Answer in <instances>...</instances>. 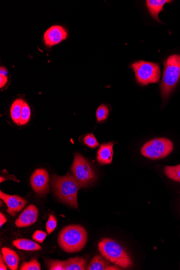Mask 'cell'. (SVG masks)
Segmentation results:
<instances>
[{
  "mask_svg": "<svg viewBox=\"0 0 180 270\" xmlns=\"http://www.w3.org/2000/svg\"><path fill=\"white\" fill-rule=\"evenodd\" d=\"M24 100L22 99H17L13 102L11 107V116L13 122L17 125H19Z\"/></svg>",
  "mask_w": 180,
  "mask_h": 270,
  "instance_id": "cell-18",
  "label": "cell"
},
{
  "mask_svg": "<svg viewBox=\"0 0 180 270\" xmlns=\"http://www.w3.org/2000/svg\"><path fill=\"white\" fill-rule=\"evenodd\" d=\"M47 237V234L46 232L38 230L36 231L33 235L32 238L36 241L39 244H42Z\"/></svg>",
  "mask_w": 180,
  "mask_h": 270,
  "instance_id": "cell-26",
  "label": "cell"
},
{
  "mask_svg": "<svg viewBox=\"0 0 180 270\" xmlns=\"http://www.w3.org/2000/svg\"><path fill=\"white\" fill-rule=\"evenodd\" d=\"M57 226V220L53 214H49V219L46 223V230L48 234H51Z\"/></svg>",
  "mask_w": 180,
  "mask_h": 270,
  "instance_id": "cell-24",
  "label": "cell"
},
{
  "mask_svg": "<svg viewBox=\"0 0 180 270\" xmlns=\"http://www.w3.org/2000/svg\"><path fill=\"white\" fill-rule=\"evenodd\" d=\"M173 143L169 139L159 138L144 144L141 153L151 160H158L167 156L173 152Z\"/></svg>",
  "mask_w": 180,
  "mask_h": 270,
  "instance_id": "cell-7",
  "label": "cell"
},
{
  "mask_svg": "<svg viewBox=\"0 0 180 270\" xmlns=\"http://www.w3.org/2000/svg\"><path fill=\"white\" fill-rule=\"evenodd\" d=\"M164 70L163 79L160 85V91L163 99L167 98L175 89L180 78V56L174 54L164 62Z\"/></svg>",
  "mask_w": 180,
  "mask_h": 270,
  "instance_id": "cell-4",
  "label": "cell"
},
{
  "mask_svg": "<svg viewBox=\"0 0 180 270\" xmlns=\"http://www.w3.org/2000/svg\"><path fill=\"white\" fill-rule=\"evenodd\" d=\"M12 244L16 248L25 251H38L42 249L38 244L28 239H16L13 241Z\"/></svg>",
  "mask_w": 180,
  "mask_h": 270,
  "instance_id": "cell-16",
  "label": "cell"
},
{
  "mask_svg": "<svg viewBox=\"0 0 180 270\" xmlns=\"http://www.w3.org/2000/svg\"><path fill=\"white\" fill-rule=\"evenodd\" d=\"M8 82V77L7 76L0 74V88H4Z\"/></svg>",
  "mask_w": 180,
  "mask_h": 270,
  "instance_id": "cell-27",
  "label": "cell"
},
{
  "mask_svg": "<svg viewBox=\"0 0 180 270\" xmlns=\"http://www.w3.org/2000/svg\"><path fill=\"white\" fill-rule=\"evenodd\" d=\"M83 142L86 146L92 148H97L100 145L93 133L85 136L83 138Z\"/></svg>",
  "mask_w": 180,
  "mask_h": 270,
  "instance_id": "cell-25",
  "label": "cell"
},
{
  "mask_svg": "<svg viewBox=\"0 0 180 270\" xmlns=\"http://www.w3.org/2000/svg\"><path fill=\"white\" fill-rule=\"evenodd\" d=\"M51 185L54 194L61 201L71 207L78 208L77 195L79 187L73 175L70 172L62 176L53 175Z\"/></svg>",
  "mask_w": 180,
  "mask_h": 270,
  "instance_id": "cell-1",
  "label": "cell"
},
{
  "mask_svg": "<svg viewBox=\"0 0 180 270\" xmlns=\"http://www.w3.org/2000/svg\"><path fill=\"white\" fill-rule=\"evenodd\" d=\"M109 114V108L104 104L101 105L99 106L96 112L97 122L99 123L103 122V121L107 119Z\"/></svg>",
  "mask_w": 180,
  "mask_h": 270,
  "instance_id": "cell-21",
  "label": "cell"
},
{
  "mask_svg": "<svg viewBox=\"0 0 180 270\" xmlns=\"http://www.w3.org/2000/svg\"><path fill=\"white\" fill-rule=\"evenodd\" d=\"M98 247L102 256L110 262L123 268L132 266L130 256L118 242L110 238H104Z\"/></svg>",
  "mask_w": 180,
  "mask_h": 270,
  "instance_id": "cell-3",
  "label": "cell"
},
{
  "mask_svg": "<svg viewBox=\"0 0 180 270\" xmlns=\"http://www.w3.org/2000/svg\"><path fill=\"white\" fill-rule=\"evenodd\" d=\"M71 171L79 188L90 187L96 181V175L91 164L79 154H76Z\"/></svg>",
  "mask_w": 180,
  "mask_h": 270,
  "instance_id": "cell-5",
  "label": "cell"
},
{
  "mask_svg": "<svg viewBox=\"0 0 180 270\" xmlns=\"http://www.w3.org/2000/svg\"><path fill=\"white\" fill-rule=\"evenodd\" d=\"M68 34L64 26L53 25L45 32L43 41L48 47L57 45L67 39Z\"/></svg>",
  "mask_w": 180,
  "mask_h": 270,
  "instance_id": "cell-9",
  "label": "cell"
},
{
  "mask_svg": "<svg viewBox=\"0 0 180 270\" xmlns=\"http://www.w3.org/2000/svg\"><path fill=\"white\" fill-rule=\"evenodd\" d=\"M86 259L81 257L70 258L66 260V270H85Z\"/></svg>",
  "mask_w": 180,
  "mask_h": 270,
  "instance_id": "cell-17",
  "label": "cell"
},
{
  "mask_svg": "<svg viewBox=\"0 0 180 270\" xmlns=\"http://www.w3.org/2000/svg\"><path fill=\"white\" fill-rule=\"evenodd\" d=\"M164 172L170 179L180 182V164L174 166H166Z\"/></svg>",
  "mask_w": 180,
  "mask_h": 270,
  "instance_id": "cell-19",
  "label": "cell"
},
{
  "mask_svg": "<svg viewBox=\"0 0 180 270\" xmlns=\"http://www.w3.org/2000/svg\"><path fill=\"white\" fill-rule=\"evenodd\" d=\"M131 67L137 83L142 86L157 83L160 79L161 71L158 63L141 61L133 63Z\"/></svg>",
  "mask_w": 180,
  "mask_h": 270,
  "instance_id": "cell-6",
  "label": "cell"
},
{
  "mask_svg": "<svg viewBox=\"0 0 180 270\" xmlns=\"http://www.w3.org/2000/svg\"><path fill=\"white\" fill-rule=\"evenodd\" d=\"M46 262L50 270H66V260L48 259Z\"/></svg>",
  "mask_w": 180,
  "mask_h": 270,
  "instance_id": "cell-20",
  "label": "cell"
},
{
  "mask_svg": "<svg viewBox=\"0 0 180 270\" xmlns=\"http://www.w3.org/2000/svg\"><path fill=\"white\" fill-rule=\"evenodd\" d=\"M0 198L8 207L7 212L12 217L22 210L27 203V201L18 195H11L0 192Z\"/></svg>",
  "mask_w": 180,
  "mask_h": 270,
  "instance_id": "cell-10",
  "label": "cell"
},
{
  "mask_svg": "<svg viewBox=\"0 0 180 270\" xmlns=\"http://www.w3.org/2000/svg\"><path fill=\"white\" fill-rule=\"evenodd\" d=\"M39 210L34 204H31L20 214L15 221V225L19 228L28 227L37 221Z\"/></svg>",
  "mask_w": 180,
  "mask_h": 270,
  "instance_id": "cell-11",
  "label": "cell"
},
{
  "mask_svg": "<svg viewBox=\"0 0 180 270\" xmlns=\"http://www.w3.org/2000/svg\"><path fill=\"white\" fill-rule=\"evenodd\" d=\"M8 220L4 214L0 213V227L2 226L7 222Z\"/></svg>",
  "mask_w": 180,
  "mask_h": 270,
  "instance_id": "cell-28",
  "label": "cell"
},
{
  "mask_svg": "<svg viewBox=\"0 0 180 270\" xmlns=\"http://www.w3.org/2000/svg\"><path fill=\"white\" fill-rule=\"evenodd\" d=\"M114 143L110 142L101 145L97 152V159L101 165L110 164L112 162Z\"/></svg>",
  "mask_w": 180,
  "mask_h": 270,
  "instance_id": "cell-12",
  "label": "cell"
},
{
  "mask_svg": "<svg viewBox=\"0 0 180 270\" xmlns=\"http://www.w3.org/2000/svg\"><path fill=\"white\" fill-rule=\"evenodd\" d=\"M31 117V110L28 104L24 102L20 119V125H24L28 123Z\"/></svg>",
  "mask_w": 180,
  "mask_h": 270,
  "instance_id": "cell-22",
  "label": "cell"
},
{
  "mask_svg": "<svg viewBox=\"0 0 180 270\" xmlns=\"http://www.w3.org/2000/svg\"><path fill=\"white\" fill-rule=\"evenodd\" d=\"M3 257L9 268L11 270H17L20 262V258L15 251L8 248L2 249Z\"/></svg>",
  "mask_w": 180,
  "mask_h": 270,
  "instance_id": "cell-14",
  "label": "cell"
},
{
  "mask_svg": "<svg viewBox=\"0 0 180 270\" xmlns=\"http://www.w3.org/2000/svg\"><path fill=\"white\" fill-rule=\"evenodd\" d=\"M20 270H40L41 264L37 259H32L28 262H23L20 266Z\"/></svg>",
  "mask_w": 180,
  "mask_h": 270,
  "instance_id": "cell-23",
  "label": "cell"
},
{
  "mask_svg": "<svg viewBox=\"0 0 180 270\" xmlns=\"http://www.w3.org/2000/svg\"><path fill=\"white\" fill-rule=\"evenodd\" d=\"M5 262L3 256L1 255L0 257V269L1 270H7V267L5 265Z\"/></svg>",
  "mask_w": 180,
  "mask_h": 270,
  "instance_id": "cell-29",
  "label": "cell"
},
{
  "mask_svg": "<svg viewBox=\"0 0 180 270\" xmlns=\"http://www.w3.org/2000/svg\"><path fill=\"white\" fill-rule=\"evenodd\" d=\"M0 71H1V73H0V74H2V75L7 76L8 74V70L4 67H2L1 69H0Z\"/></svg>",
  "mask_w": 180,
  "mask_h": 270,
  "instance_id": "cell-30",
  "label": "cell"
},
{
  "mask_svg": "<svg viewBox=\"0 0 180 270\" xmlns=\"http://www.w3.org/2000/svg\"><path fill=\"white\" fill-rule=\"evenodd\" d=\"M87 270H119L121 269L118 266H111L109 260L100 255L94 257L91 262L88 264Z\"/></svg>",
  "mask_w": 180,
  "mask_h": 270,
  "instance_id": "cell-13",
  "label": "cell"
},
{
  "mask_svg": "<svg viewBox=\"0 0 180 270\" xmlns=\"http://www.w3.org/2000/svg\"><path fill=\"white\" fill-rule=\"evenodd\" d=\"M170 0H147L146 4L151 15L156 20L161 22L159 18V13L163 11L165 4L172 3Z\"/></svg>",
  "mask_w": 180,
  "mask_h": 270,
  "instance_id": "cell-15",
  "label": "cell"
},
{
  "mask_svg": "<svg viewBox=\"0 0 180 270\" xmlns=\"http://www.w3.org/2000/svg\"><path fill=\"white\" fill-rule=\"evenodd\" d=\"M87 232L82 226L72 225L63 228L58 236V246L68 253L82 251L87 241Z\"/></svg>",
  "mask_w": 180,
  "mask_h": 270,
  "instance_id": "cell-2",
  "label": "cell"
},
{
  "mask_svg": "<svg viewBox=\"0 0 180 270\" xmlns=\"http://www.w3.org/2000/svg\"><path fill=\"white\" fill-rule=\"evenodd\" d=\"M49 175L46 170H36L31 176V184L34 191L40 195L47 194L50 191Z\"/></svg>",
  "mask_w": 180,
  "mask_h": 270,
  "instance_id": "cell-8",
  "label": "cell"
}]
</instances>
